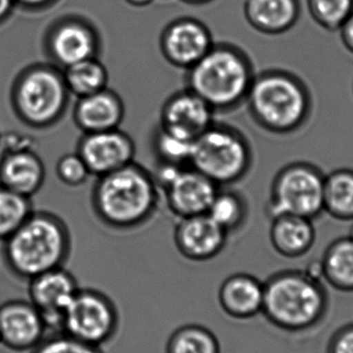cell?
<instances>
[{
    "label": "cell",
    "mask_w": 353,
    "mask_h": 353,
    "mask_svg": "<svg viewBox=\"0 0 353 353\" xmlns=\"http://www.w3.org/2000/svg\"><path fill=\"white\" fill-rule=\"evenodd\" d=\"M182 1L187 2L189 4H203L211 1V0H182Z\"/></svg>",
    "instance_id": "8d00e7d4"
},
{
    "label": "cell",
    "mask_w": 353,
    "mask_h": 353,
    "mask_svg": "<svg viewBox=\"0 0 353 353\" xmlns=\"http://www.w3.org/2000/svg\"><path fill=\"white\" fill-rule=\"evenodd\" d=\"M249 203L232 186L219 187L207 214L228 234H238L249 219Z\"/></svg>",
    "instance_id": "cb8c5ba5"
},
{
    "label": "cell",
    "mask_w": 353,
    "mask_h": 353,
    "mask_svg": "<svg viewBox=\"0 0 353 353\" xmlns=\"http://www.w3.org/2000/svg\"><path fill=\"white\" fill-rule=\"evenodd\" d=\"M153 175L168 209L176 219L207 214L219 188L190 165H159Z\"/></svg>",
    "instance_id": "30bf717a"
},
{
    "label": "cell",
    "mask_w": 353,
    "mask_h": 353,
    "mask_svg": "<svg viewBox=\"0 0 353 353\" xmlns=\"http://www.w3.org/2000/svg\"><path fill=\"white\" fill-rule=\"evenodd\" d=\"M257 128L273 136H290L308 124L313 99L306 81L290 68L255 74L244 103Z\"/></svg>",
    "instance_id": "7a4b0ae2"
},
{
    "label": "cell",
    "mask_w": 353,
    "mask_h": 353,
    "mask_svg": "<svg viewBox=\"0 0 353 353\" xmlns=\"http://www.w3.org/2000/svg\"><path fill=\"white\" fill-rule=\"evenodd\" d=\"M192 143L178 138L157 126L152 139L153 152L159 165L186 167L190 161Z\"/></svg>",
    "instance_id": "f1b7e54d"
},
{
    "label": "cell",
    "mask_w": 353,
    "mask_h": 353,
    "mask_svg": "<svg viewBox=\"0 0 353 353\" xmlns=\"http://www.w3.org/2000/svg\"><path fill=\"white\" fill-rule=\"evenodd\" d=\"M325 353H353V323L339 327L332 335Z\"/></svg>",
    "instance_id": "d6a6232c"
},
{
    "label": "cell",
    "mask_w": 353,
    "mask_h": 353,
    "mask_svg": "<svg viewBox=\"0 0 353 353\" xmlns=\"http://www.w3.org/2000/svg\"><path fill=\"white\" fill-rule=\"evenodd\" d=\"M270 221V243L280 256L288 259H301L314 246L316 230L313 220L285 214L272 218Z\"/></svg>",
    "instance_id": "44dd1931"
},
{
    "label": "cell",
    "mask_w": 353,
    "mask_h": 353,
    "mask_svg": "<svg viewBox=\"0 0 353 353\" xmlns=\"http://www.w3.org/2000/svg\"><path fill=\"white\" fill-rule=\"evenodd\" d=\"M261 315L280 331L306 333L327 317L330 298L323 280L305 270H283L263 281Z\"/></svg>",
    "instance_id": "3957f363"
},
{
    "label": "cell",
    "mask_w": 353,
    "mask_h": 353,
    "mask_svg": "<svg viewBox=\"0 0 353 353\" xmlns=\"http://www.w3.org/2000/svg\"><path fill=\"white\" fill-rule=\"evenodd\" d=\"M80 286L65 268H58L29 280V299L45 321L46 327L61 331L64 311Z\"/></svg>",
    "instance_id": "5bb4252c"
},
{
    "label": "cell",
    "mask_w": 353,
    "mask_h": 353,
    "mask_svg": "<svg viewBox=\"0 0 353 353\" xmlns=\"http://www.w3.org/2000/svg\"><path fill=\"white\" fill-rule=\"evenodd\" d=\"M47 330L41 313L24 301H10L0 306V340L16 352L34 350Z\"/></svg>",
    "instance_id": "e0dca14e"
},
{
    "label": "cell",
    "mask_w": 353,
    "mask_h": 353,
    "mask_svg": "<svg viewBox=\"0 0 353 353\" xmlns=\"http://www.w3.org/2000/svg\"><path fill=\"white\" fill-rule=\"evenodd\" d=\"M352 88H353V87H352Z\"/></svg>",
    "instance_id": "ab89813d"
},
{
    "label": "cell",
    "mask_w": 353,
    "mask_h": 353,
    "mask_svg": "<svg viewBox=\"0 0 353 353\" xmlns=\"http://www.w3.org/2000/svg\"><path fill=\"white\" fill-rule=\"evenodd\" d=\"M55 173L62 184L72 188L83 186L92 176L77 152L62 155L56 163Z\"/></svg>",
    "instance_id": "4dcf8cb0"
},
{
    "label": "cell",
    "mask_w": 353,
    "mask_h": 353,
    "mask_svg": "<svg viewBox=\"0 0 353 353\" xmlns=\"http://www.w3.org/2000/svg\"><path fill=\"white\" fill-rule=\"evenodd\" d=\"M62 70L66 87L76 99L94 94L109 87V72L99 57L78 62Z\"/></svg>",
    "instance_id": "484cf974"
},
{
    "label": "cell",
    "mask_w": 353,
    "mask_h": 353,
    "mask_svg": "<svg viewBox=\"0 0 353 353\" xmlns=\"http://www.w3.org/2000/svg\"><path fill=\"white\" fill-rule=\"evenodd\" d=\"M120 314L114 301L95 288H79L64 311L62 333L103 347L117 335Z\"/></svg>",
    "instance_id": "9c48e42d"
},
{
    "label": "cell",
    "mask_w": 353,
    "mask_h": 353,
    "mask_svg": "<svg viewBox=\"0 0 353 353\" xmlns=\"http://www.w3.org/2000/svg\"><path fill=\"white\" fill-rule=\"evenodd\" d=\"M244 14L249 25L261 34L288 30L299 14L298 0H246Z\"/></svg>",
    "instance_id": "7402d4cb"
},
{
    "label": "cell",
    "mask_w": 353,
    "mask_h": 353,
    "mask_svg": "<svg viewBox=\"0 0 353 353\" xmlns=\"http://www.w3.org/2000/svg\"><path fill=\"white\" fill-rule=\"evenodd\" d=\"M43 43L49 62L61 70L99 57V35L89 23L77 17H64L52 23Z\"/></svg>",
    "instance_id": "8fae6325"
},
{
    "label": "cell",
    "mask_w": 353,
    "mask_h": 353,
    "mask_svg": "<svg viewBox=\"0 0 353 353\" xmlns=\"http://www.w3.org/2000/svg\"><path fill=\"white\" fill-rule=\"evenodd\" d=\"M46 179L43 159L27 147L6 151L0 159V185L24 196L39 192Z\"/></svg>",
    "instance_id": "ffe728a7"
},
{
    "label": "cell",
    "mask_w": 353,
    "mask_h": 353,
    "mask_svg": "<svg viewBox=\"0 0 353 353\" xmlns=\"http://www.w3.org/2000/svg\"><path fill=\"white\" fill-rule=\"evenodd\" d=\"M228 234L208 214L176 219L174 244L183 259L207 263L225 249Z\"/></svg>",
    "instance_id": "9a60e30c"
},
{
    "label": "cell",
    "mask_w": 353,
    "mask_h": 353,
    "mask_svg": "<svg viewBox=\"0 0 353 353\" xmlns=\"http://www.w3.org/2000/svg\"><path fill=\"white\" fill-rule=\"evenodd\" d=\"M33 212L31 197L0 185V241L14 234Z\"/></svg>",
    "instance_id": "83f0119b"
},
{
    "label": "cell",
    "mask_w": 353,
    "mask_h": 353,
    "mask_svg": "<svg viewBox=\"0 0 353 353\" xmlns=\"http://www.w3.org/2000/svg\"><path fill=\"white\" fill-rule=\"evenodd\" d=\"M209 29L194 19H179L163 31L161 49L171 65L185 72L196 64L213 47Z\"/></svg>",
    "instance_id": "2e32d148"
},
{
    "label": "cell",
    "mask_w": 353,
    "mask_h": 353,
    "mask_svg": "<svg viewBox=\"0 0 353 353\" xmlns=\"http://www.w3.org/2000/svg\"><path fill=\"white\" fill-rule=\"evenodd\" d=\"M252 146L239 128L214 122L193 141L189 165L218 187L234 186L250 173Z\"/></svg>",
    "instance_id": "52a82bcc"
},
{
    "label": "cell",
    "mask_w": 353,
    "mask_h": 353,
    "mask_svg": "<svg viewBox=\"0 0 353 353\" xmlns=\"http://www.w3.org/2000/svg\"><path fill=\"white\" fill-rule=\"evenodd\" d=\"M263 282L248 273L228 276L218 290V304L230 319L249 321L261 314Z\"/></svg>",
    "instance_id": "d6986e66"
},
{
    "label": "cell",
    "mask_w": 353,
    "mask_h": 353,
    "mask_svg": "<svg viewBox=\"0 0 353 353\" xmlns=\"http://www.w3.org/2000/svg\"><path fill=\"white\" fill-rule=\"evenodd\" d=\"M0 344H1V340H0Z\"/></svg>",
    "instance_id": "f35d334b"
},
{
    "label": "cell",
    "mask_w": 353,
    "mask_h": 353,
    "mask_svg": "<svg viewBox=\"0 0 353 353\" xmlns=\"http://www.w3.org/2000/svg\"><path fill=\"white\" fill-rule=\"evenodd\" d=\"M59 0H16L17 8L27 12H41L55 6Z\"/></svg>",
    "instance_id": "836d02e7"
},
{
    "label": "cell",
    "mask_w": 353,
    "mask_h": 353,
    "mask_svg": "<svg viewBox=\"0 0 353 353\" xmlns=\"http://www.w3.org/2000/svg\"><path fill=\"white\" fill-rule=\"evenodd\" d=\"M16 8V0H0V25L10 18Z\"/></svg>",
    "instance_id": "e575fe53"
},
{
    "label": "cell",
    "mask_w": 353,
    "mask_h": 353,
    "mask_svg": "<svg viewBox=\"0 0 353 353\" xmlns=\"http://www.w3.org/2000/svg\"><path fill=\"white\" fill-rule=\"evenodd\" d=\"M325 174L308 161H294L274 176L265 203L270 220L279 215L302 216L314 221L323 211Z\"/></svg>",
    "instance_id": "ba28073f"
},
{
    "label": "cell",
    "mask_w": 353,
    "mask_h": 353,
    "mask_svg": "<svg viewBox=\"0 0 353 353\" xmlns=\"http://www.w3.org/2000/svg\"><path fill=\"white\" fill-rule=\"evenodd\" d=\"M348 236H350V238L352 239V240L353 241V221L352 226H350V234H348Z\"/></svg>",
    "instance_id": "74e56055"
},
{
    "label": "cell",
    "mask_w": 353,
    "mask_h": 353,
    "mask_svg": "<svg viewBox=\"0 0 353 353\" xmlns=\"http://www.w3.org/2000/svg\"><path fill=\"white\" fill-rule=\"evenodd\" d=\"M323 211L338 221H353V169L341 168L325 174Z\"/></svg>",
    "instance_id": "d4e9b609"
},
{
    "label": "cell",
    "mask_w": 353,
    "mask_h": 353,
    "mask_svg": "<svg viewBox=\"0 0 353 353\" xmlns=\"http://www.w3.org/2000/svg\"><path fill=\"white\" fill-rule=\"evenodd\" d=\"M317 22L331 29L341 28L353 12V0H308Z\"/></svg>",
    "instance_id": "f546056e"
},
{
    "label": "cell",
    "mask_w": 353,
    "mask_h": 353,
    "mask_svg": "<svg viewBox=\"0 0 353 353\" xmlns=\"http://www.w3.org/2000/svg\"><path fill=\"white\" fill-rule=\"evenodd\" d=\"M161 201L154 175L136 161L95 178L90 192L93 215L114 232H132L146 225L159 213Z\"/></svg>",
    "instance_id": "6da1fadb"
},
{
    "label": "cell",
    "mask_w": 353,
    "mask_h": 353,
    "mask_svg": "<svg viewBox=\"0 0 353 353\" xmlns=\"http://www.w3.org/2000/svg\"><path fill=\"white\" fill-rule=\"evenodd\" d=\"M76 152L84 161L91 176L99 178L134 163L137 147L128 132L117 128L82 134Z\"/></svg>",
    "instance_id": "7c38bea8"
},
{
    "label": "cell",
    "mask_w": 353,
    "mask_h": 353,
    "mask_svg": "<svg viewBox=\"0 0 353 353\" xmlns=\"http://www.w3.org/2000/svg\"><path fill=\"white\" fill-rule=\"evenodd\" d=\"M70 91L63 70L51 62H39L23 68L12 82L10 105L16 117L34 130H49L65 117Z\"/></svg>",
    "instance_id": "8992f818"
},
{
    "label": "cell",
    "mask_w": 353,
    "mask_h": 353,
    "mask_svg": "<svg viewBox=\"0 0 353 353\" xmlns=\"http://www.w3.org/2000/svg\"><path fill=\"white\" fill-rule=\"evenodd\" d=\"M125 103L113 89L108 88L77 99L72 121L82 134L117 130L125 118Z\"/></svg>",
    "instance_id": "ac0fdd59"
},
{
    "label": "cell",
    "mask_w": 353,
    "mask_h": 353,
    "mask_svg": "<svg viewBox=\"0 0 353 353\" xmlns=\"http://www.w3.org/2000/svg\"><path fill=\"white\" fill-rule=\"evenodd\" d=\"M72 252L68 224L56 214L33 211L26 221L3 241V257L8 269L30 280L64 267Z\"/></svg>",
    "instance_id": "277c9868"
},
{
    "label": "cell",
    "mask_w": 353,
    "mask_h": 353,
    "mask_svg": "<svg viewBox=\"0 0 353 353\" xmlns=\"http://www.w3.org/2000/svg\"><path fill=\"white\" fill-rule=\"evenodd\" d=\"M215 116L201 97L185 87L165 99L159 126L178 138L193 142L216 121Z\"/></svg>",
    "instance_id": "4fadbf2b"
},
{
    "label": "cell",
    "mask_w": 353,
    "mask_h": 353,
    "mask_svg": "<svg viewBox=\"0 0 353 353\" xmlns=\"http://www.w3.org/2000/svg\"><path fill=\"white\" fill-rule=\"evenodd\" d=\"M254 66L245 52L230 45H214L186 70L185 87L196 93L216 114L243 107L254 80Z\"/></svg>",
    "instance_id": "5b68a950"
},
{
    "label": "cell",
    "mask_w": 353,
    "mask_h": 353,
    "mask_svg": "<svg viewBox=\"0 0 353 353\" xmlns=\"http://www.w3.org/2000/svg\"><path fill=\"white\" fill-rule=\"evenodd\" d=\"M323 280L334 290L353 292V241L341 236L332 241L321 259Z\"/></svg>",
    "instance_id": "603a6c76"
},
{
    "label": "cell",
    "mask_w": 353,
    "mask_h": 353,
    "mask_svg": "<svg viewBox=\"0 0 353 353\" xmlns=\"http://www.w3.org/2000/svg\"><path fill=\"white\" fill-rule=\"evenodd\" d=\"M130 6H146L148 4L152 3L154 0H125Z\"/></svg>",
    "instance_id": "d590c367"
},
{
    "label": "cell",
    "mask_w": 353,
    "mask_h": 353,
    "mask_svg": "<svg viewBox=\"0 0 353 353\" xmlns=\"http://www.w3.org/2000/svg\"><path fill=\"white\" fill-rule=\"evenodd\" d=\"M32 353H103L101 347L79 341L66 334L43 339Z\"/></svg>",
    "instance_id": "1f68e13d"
},
{
    "label": "cell",
    "mask_w": 353,
    "mask_h": 353,
    "mask_svg": "<svg viewBox=\"0 0 353 353\" xmlns=\"http://www.w3.org/2000/svg\"><path fill=\"white\" fill-rule=\"evenodd\" d=\"M165 353H221L217 336L205 325H181L170 335Z\"/></svg>",
    "instance_id": "4316f807"
}]
</instances>
